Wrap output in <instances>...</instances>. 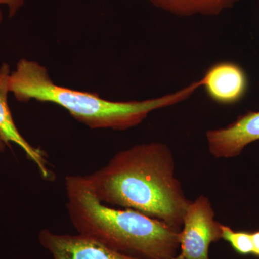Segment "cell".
<instances>
[{"label": "cell", "mask_w": 259, "mask_h": 259, "mask_svg": "<svg viewBox=\"0 0 259 259\" xmlns=\"http://www.w3.org/2000/svg\"><path fill=\"white\" fill-rule=\"evenodd\" d=\"M85 177L102 203L134 209L175 231L182 229L191 201L175 175V157L167 145H135Z\"/></svg>", "instance_id": "6da1fadb"}, {"label": "cell", "mask_w": 259, "mask_h": 259, "mask_svg": "<svg viewBox=\"0 0 259 259\" xmlns=\"http://www.w3.org/2000/svg\"><path fill=\"white\" fill-rule=\"evenodd\" d=\"M199 88L194 81L175 93L142 101H112L97 93H88L56 84L47 68L36 61L19 60L9 80L10 93L20 102H50L69 112L78 122L91 129L125 131L144 122L151 112L173 106L189 98Z\"/></svg>", "instance_id": "7a4b0ae2"}, {"label": "cell", "mask_w": 259, "mask_h": 259, "mask_svg": "<svg viewBox=\"0 0 259 259\" xmlns=\"http://www.w3.org/2000/svg\"><path fill=\"white\" fill-rule=\"evenodd\" d=\"M65 188L66 209L78 233L137 258L170 259L178 254L180 231L166 223L134 209L102 203L85 177H66Z\"/></svg>", "instance_id": "3957f363"}, {"label": "cell", "mask_w": 259, "mask_h": 259, "mask_svg": "<svg viewBox=\"0 0 259 259\" xmlns=\"http://www.w3.org/2000/svg\"><path fill=\"white\" fill-rule=\"evenodd\" d=\"M221 226L208 197L202 194L191 201L179 233L180 253L186 259H209V246L222 239Z\"/></svg>", "instance_id": "277c9868"}, {"label": "cell", "mask_w": 259, "mask_h": 259, "mask_svg": "<svg viewBox=\"0 0 259 259\" xmlns=\"http://www.w3.org/2000/svg\"><path fill=\"white\" fill-rule=\"evenodd\" d=\"M38 239L54 259H144L116 251L95 238L79 233L59 234L44 229L39 233Z\"/></svg>", "instance_id": "5b68a950"}, {"label": "cell", "mask_w": 259, "mask_h": 259, "mask_svg": "<svg viewBox=\"0 0 259 259\" xmlns=\"http://www.w3.org/2000/svg\"><path fill=\"white\" fill-rule=\"evenodd\" d=\"M206 140L213 157H237L247 146L259 141V110L247 112L226 127L209 130Z\"/></svg>", "instance_id": "8992f818"}, {"label": "cell", "mask_w": 259, "mask_h": 259, "mask_svg": "<svg viewBox=\"0 0 259 259\" xmlns=\"http://www.w3.org/2000/svg\"><path fill=\"white\" fill-rule=\"evenodd\" d=\"M200 81L207 96L220 105H233L241 101L248 89L244 70L230 61L213 64Z\"/></svg>", "instance_id": "52a82bcc"}, {"label": "cell", "mask_w": 259, "mask_h": 259, "mask_svg": "<svg viewBox=\"0 0 259 259\" xmlns=\"http://www.w3.org/2000/svg\"><path fill=\"white\" fill-rule=\"evenodd\" d=\"M10 65L8 63H3L0 66V138L3 139L7 146H9L11 143L18 145L23 149L27 157L35 163L42 178L51 180L52 173H51L45 154L41 150L33 147L22 136L18 127L15 125L14 119L12 115L9 104H8V94L9 90V80L11 74Z\"/></svg>", "instance_id": "ba28073f"}, {"label": "cell", "mask_w": 259, "mask_h": 259, "mask_svg": "<svg viewBox=\"0 0 259 259\" xmlns=\"http://www.w3.org/2000/svg\"><path fill=\"white\" fill-rule=\"evenodd\" d=\"M162 10L180 17L217 16L239 0H148Z\"/></svg>", "instance_id": "9c48e42d"}, {"label": "cell", "mask_w": 259, "mask_h": 259, "mask_svg": "<svg viewBox=\"0 0 259 259\" xmlns=\"http://www.w3.org/2000/svg\"><path fill=\"white\" fill-rule=\"evenodd\" d=\"M222 239L230 243L232 248L238 254L252 255L253 241L252 232L238 231L232 229L231 227L222 224Z\"/></svg>", "instance_id": "30bf717a"}, {"label": "cell", "mask_w": 259, "mask_h": 259, "mask_svg": "<svg viewBox=\"0 0 259 259\" xmlns=\"http://www.w3.org/2000/svg\"><path fill=\"white\" fill-rule=\"evenodd\" d=\"M25 0H0V25L3 22V13L1 6H6L8 8V15L10 18H13L18 14L20 10L25 5Z\"/></svg>", "instance_id": "8fae6325"}, {"label": "cell", "mask_w": 259, "mask_h": 259, "mask_svg": "<svg viewBox=\"0 0 259 259\" xmlns=\"http://www.w3.org/2000/svg\"><path fill=\"white\" fill-rule=\"evenodd\" d=\"M252 241H253V253H252V255L259 257V229L252 232Z\"/></svg>", "instance_id": "7c38bea8"}, {"label": "cell", "mask_w": 259, "mask_h": 259, "mask_svg": "<svg viewBox=\"0 0 259 259\" xmlns=\"http://www.w3.org/2000/svg\"><path fill=\"white\" fill-rule=\"evenodd\" d=\"M7 144H5L4 141H3V139L0 138V153L4 152L5 149H6Z\"/></svg>", "instance_id": "4fadbf2b"}, {"label": "cell", "mask_w": 259, "mask_h": 259, "mask_svg": "<svg viewBox=\"0 0 259 259\" xmlns=\"http://www.w3.org/2000/svg\"><path fill=\"white\" fill-rule=\"evenodd\" d=\"M170 259H186L185 257L183 256V255L182 254V253H178L177 255H175V256H174L173 258H170Z\"/></svg>", "instance_id": "5bb4252c"}]
</instances>
